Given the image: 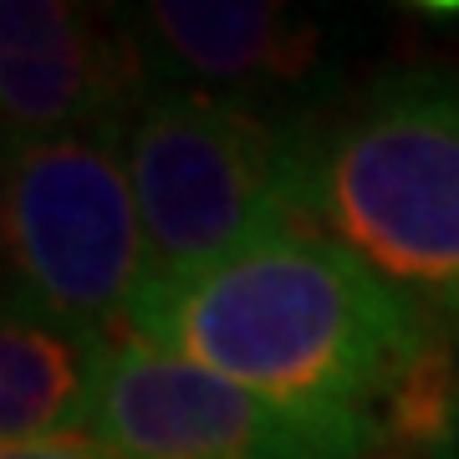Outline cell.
Returning <instances> with one entry per match:
<instances>
[{
    "mask_svg": "<svg viewBox=\"0 0 459 459\" xmlns=\"http://www.w3.org/2000/svg\"><path fill=\"white\" fill-rule=\"evenodd\" d=\"M128 337L276 403L373 424L388 444L434 449L459 413L455 332L312 225L148 286Z\"/></svg>",
    "mask_w": 459,
    "mask_h": 459,
    "instance_id": "1",
    "label": "cell"
},
{
    "mask_svg": "<svg viewBox=\"0 0 459 459\" xmlns=\"http://www.w3.org/2000/svg\"><path fill=\"white\" fill-rule=\"evenodd\" d=\"M307 225L459 332V72L398 66L307 153Z\"/></svg>",
    "mask_w": 459,
    "mask_h": 459,
    "instance_id": "2",
    "label": "cell"
},
{
    "mask_svg": "<svg viewBox=\"0 0 459 459\" xmlns=\"http://www.w3.org/2000/svg\"><path fill=\"white\" fill-rule=\"evenodd\" d=\"M312 138L246 98L159 87L138 108L123 164L143 214L153 281H189L276 230L307 225Z\"/></svg>",
    "mask_w": 459,
    "mask_h": 459,
    "instance_id": "3",
    "label": "cell"
},
{
    "mask_svg": "<svg viewBox=\"0 0 459 459\" xmlns=\"http://www.w3.org/2000/svg\"><path fill=\"white\" fill-rule=\"evenodd\" d=\"M148 281L123 143L98 133L11 138V291L62 322L128 337Z\"/></svg>",
    "mask_w": 459,
    "mask_h": 459,
    "instance_id": "4",
    "label": "cell"
},
{
    "mask_svg": "<svg viewBox=\"0 0 459 459\" xmlns=\"http://www.w3.org/2000/svg\"><path fill=\"white\" fill-rule=\"evenodd\" d=\"M82 439L117 459H377L388 449L373 424L276 403L138 337L113 342Z\"/></svg>",
    "mask_w": 459,
    "mask_h": 459,
    "instance_id": "5",
    "label": "cell"
},
{
    "mask_svg": "<svg viewBox=\"0 0 459 459\" xmlns=\"http://www.w3.org/2000/svg\"><path fill=\"white\" fill-rule=\"evenodd\" d=\"M138 21L66 0H0V133L123 143L153 87Z\"/></svg>",
    "mask_w": 459,
    "mask_h": 459,
    "instance_id": "6",
    "label": "cell"
},
{
    "mask_svg": "<svg viewBox=\"0 0 459 459\" xmlns=\"http://www.w3.org/2000/svg\"><path fill=\"white\" fill-rule=\"evenodd\" d=\"M113 342L108 332L62 322L16 291L0 296V444L87 434Z\"/></svg>",
    "mask_w": 459,
    "mask_h": 459,
    "instance_id": "7",
    "label": "cell"
},
{
    "mask_svg": "<svg viewBox=\"0 0 459 459\" xmlns=\"http://www.w3.org/2000/svg\"><path fill=\"white\" fill-rule=\"evenodd\" d=\"M148 51L210 87L291 82L312 66L316 31L286 5L250 0H153L138 11Z\"/></svg>",
    "mask_w": 459,
    "mask_h": 459,
    "instance_id": "8",
    "label": "cell"
},
{
    "mask_svg": "<svg viewBox=\"0 0 459 459\" xmlns=\"http://www.w3.org/2000/svg\"><path fill=\"white\" fill-rule=\"evenodd\" d=\"M0 459H117L92 439H31V444H0Z\"/></svg>",
    "mask_w": 459,
    "mask_h": 459,
    "instance_id": "9",
    "label": "cell"
},
{
    "mask_svg": "<svg viewBox=\"0 0 459 459\" xmlns=\"http://www.w3.org/2000/svg\"><path fill=\"white\" fill-rule=\"evenodd\" d=\"M0 296H11V138L0 133Z\"/></svg>",
    "mask_w": 459,
    "mask_h": 459,
    "instance_id": "10",
    "label": "cell"
},
{
    "mask_svg": "<svg viewBox=\"0 0 459 459\" xmlns=\"http://www.w3.org/2000/svg\"><path fill=\"white\" fill-rule=\"evenodd\" d=\"M429 459H459V413H455V424H449V434L429 449Z\"/></svg>",
    "mask_w": 459,
    "mask_h": 459,
    "instance_id": "11",
    "label": "cell"
}]
</instances>
